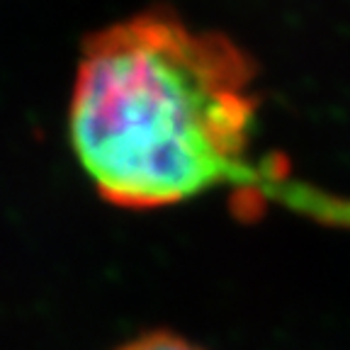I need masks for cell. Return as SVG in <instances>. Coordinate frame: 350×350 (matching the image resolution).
Wrapping results in <instances>:
<instances>
[{
    "label": "cell",
    "instance_id": "6da1fadb",
    "mask_svg": "<svg viewBox=\"0 0 350 350\" xmlns=\"http://www.w3.org/2000/svg\"><path fill=\"white\" fill-rule=\"evenodd\" d=\"M256 109V68L234 39L153 8L83 44L68 139L103 200L161 209L239 173Z\"/></svg>",
    "mask_w": 350,
    "mask_h": 350
},
{
    "label": "cell",
    "instance_id": "7a4b0ae2",
    "mask_svg": "<svg viewBox=\"0 0 350 350\" xmlns=\"http://www.w3.org/2000/svg\"><path fill=\"white\" fill-rule=\"evenodd\" d=\"M117 350H202V348H197L195 343L185 340L183 336L165 334V331H151V334H144L139 338L126 340Z\"/></svg>",
    "mask_w": 350,
    "mask_h": 350
}]
</instances>
